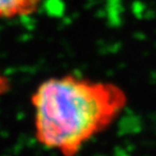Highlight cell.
<instances>
[{
    "label": "cell",
    "instance_id": "3957f363",
    "mask_svg": "<svg viewBox=\"0 0 156 156\" xmlns=\"http://www.w3.org/2000/svg\"><path fill=\"white\" fill-rule=\"evenodd\" d=\"M10 88H11L10 79L0 72V95L7 93L10 90Z\"/></svg>",
    "mask_w": 156,
    "mask_h": 156
},
{
    "label": "cell",
    "instance_id": "7a4b0ae2",
    "mask_svg": "<svg viewBox=\"0 0 156 156\" xmlns=\"http://www.w3.org/2000/svg\"><path fill=\"white\" fill-rule=\"evenodd\" d=\"M41 0H0V19L28 16L37 12Z\"/></svg>",
    "mask_w": 156,
    "mask_h": 156
},
{
    "label": "cell",
    "instance_id": "6da1fadb",
    "mask_svg": "<svg viewBox=\"0 0 156 156\" xmlns=\"http://www.w3.org/2000/svg\"><path fill=\"white\" fill-rule=\"evenodd\" d=\"M30 102L37 141L63 156H76L118 118L128 98L114 83L69 74L42 81Z\"/></svg>",
    "mask_w": 156,
    "mask_h": 156
}]
</instances>
